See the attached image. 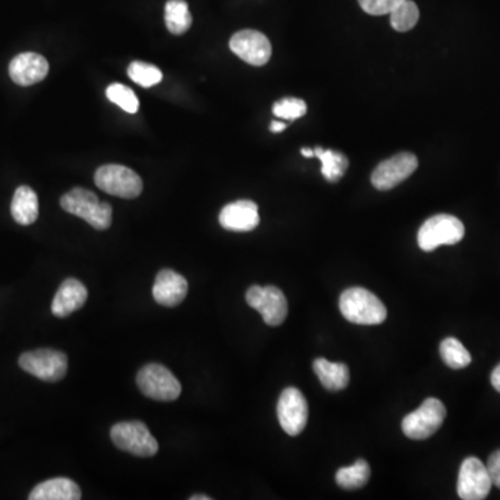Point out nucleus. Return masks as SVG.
I'll return each instance as SVG.
<instances>
[{"label":"nucleus","instance_id":"3","mask_svg":"<svg viewBox=\"0 0 500 500\" xmlns=\"http://www.w3.org/2000/svg\"><path fill=\"white\" fill-rule=\"evenodd\" d=\"M464 237V225L458 217L437 214L428 219L419 231V246L424 252H432L442 245H456Z\"/></svg>","mask_w":500,"mask_h":500},{"label":"nucleus","instance_id":"10","mask_svg":"<svg viewBox=\"0 0 500 500\" xmlns=\"http://www.w3.org/2000/svg\"><path fill=\"white\" fill-rule=\"evenodd\" d=\"M277 415L282 430L291 437H296L304 432L309 419L306 397L294 386L284 389L277 405Z\"/></svg>","mask_w":500,"mask_h":500},{"label":"nucleus","instance_id":"17","mask_svg":"<svg viewBox=\"0 0 500 500\" xmlns=\"http://www.w3.org/2000/svg\"><path fill=\"white\" fill-rule=\"evenodd\" d=\"M88 300V289L78 279L68 278L61 284L52 302V313L64 319L81 309Z\"/></svg>","mask_w":500,"mask_h":500},{"label":"nucleus","instance_id":"28","mask_svg":"<svg viewBox=\"0 0 500 500\" xmlns=\"http://www.w3.org/2000/svg\"><path fill=\"white\" fill-rule=\"evenodd\" d=\"M307 106L304 100L297 99V97H286V99L278 100L273 106V113L276 117L282 120H294L300 119L306 114Z\"/></svg>","mask_w":500,"mask_h":500},{"label":"nucleus","instance_id":"34","mask_svg":"<svg viewBox=\"0 0 500 500\" xmlns=\"http://www.w3.org/2000/svg\"><path fill=\"white\" fill-rule=\"evenodd\" d=\"M191 500H212V497L204 496V495H195V496H191Z\"/></svg>","mask_w":500,"mask_h":500},{"label":"nucleus","instance_id":"12","mask_svg":"<svg viewBox=\"0 0 500 500\" xmlns=\"http://www.w3.org/2000/svg\"><path fill=\"white\" fill-rule=\"evenodd\" d=\"M417 167L419 160L413 153H397L377 167L371 176V182L378 191H389L409 178Z\"/></svg>","mask_w":500,"mask_h":500},{"label":"nucleus","instance_id":"5","mask_svg":"<svg viewBox=\"0 0 500 500\" xmlns=\"http://www.w3.org/2000/svg\"><path fill=\"white\" fill-rule=\"evenodd\" d=\"M97 188L123 199H135L143 189V182L135 171L120 164H106L95 173Z\"/></svg>","mask_w":500,"mask_h":500},{"label":"nucleus","instance_id":"4","mask_svg":"<svg viewBox=\"0 0 500 500\" xmlns=\"http://www.w3.org/2000/svg\"><path fill=\"white\" fill-rule=\"evenodd\" d=\"M110 438L117 448L138 458H152L159 443L142 422H123L110 431Z\"/></svg>","mask_w":500,"mask_h":500},{"label":"nucleus","instance_id":"27","mask_svg":"<svg viewBox=\"0 0 500 500\" xmlns=\"http://www.w3.org/2000/svg\"><path fill=\"white\" fill-rule=\"evenodd\" d=\"M106 96L107 99L112 100L113 104L122 107L124 112L130 113V114H133V113L140 110V100H138L137 95L133 94L132 89L123 86V84H112L106 89Z\"/></svg>","mask_w":500,"mask_h":500},{"label":"nucleus","instance_id":"31","mask_svg":"<svg viewBox=\"0 0 500 500\" xmlns=\"http://www.w3.org/2000/svg\"><path fill=\"white\" fill-rule=\"evenodd\" d=\"M491 382L494 388L500 392V364L492 371Z\"/></svg>","mask_w":500,"mask_h":500},{"label":"nucleus","instance_id":"9","mask_svg":"<svg viewBox=\"0 0 500 500\" xmlns=\"http://www.w3.org/2000/svg\"><path fill=\"white\" fill-rule=\"evenodd\" d=\"M246 302L260 313L264 323L270 327H278L288 315V300L277 286H250L246 292Z\"/></svg>","mask_w":500,"mask_h":500},{"label":"nucleus","instance_id":"33","mask_svg":"<svg viewBox=\"0 0 500 500\" xmlns=\"http://www.w3.org/2000/svg\"><path fill=\"white\" fill-rule=\"evenodd\" d=\"M302 155H304L305 158H313V156H314V150L309 148H304L302 149Z\"/></svg>","mask_w":500,"mask_h":500},{"label":"nucleus","instance_id":"6","mask_svg":"<svg viewBox=\"0 0 500 500\" xmlns=\"http://www.w3.org/2000/svg\"><path fill=\"white\" fill-rule=\"evenodd\" d=\"M445 417V405L440 399L428 397L419 409L405 417L402 430L410 440H428L442 427Z\"/></svg>","mask_w":500,"mask_h":500},{"label":"nucleus","instance_id":"11","mask_svg":"<svg viewBox=\"0 0 500 500\" xmlns=\"http://www.w3.org/2000/svg\"><path fill=\"white\" fill-rule=\"evenodd\" d=\"M491 488L492 479L486 464L477 458H467L459 473V496L463 500H482L488 496Z\"/></svg>","mask_w":500,"mask_h":500},{"label":"nucleus","instance_id":"30","mask_svg":"<svg viewBox=\"0 0 500 500\" xmlns=\"http://www.w3.org/2000/svg\"><path fill=\"white\" fill-rule=\"evenodd\" d=\"M486 466L492 479V486L500 489V449L489 456Z\"/></svg>","mask_w":500,"mask_h":500},{"label":"nucleus","instance_id":"20","mask_svg":"<svg viewBox=\"0 0 500 500\" xmlns=\"http://www.w3.org/2000/svg\"><path fill=\"white\" fill-rule=\"evenodd\" d=\"M313 370H314L315 376L319 377L323 386L328 391H342L348 386L350 374H349L346 364L332 363V361L320 358L315 359L313 363Z\"/></svg>","mask_w":500,"mask_h":500},{"label":"nucleus","instance_id":"16","mask_svg":"<svg viewBox=\"0 0 500 500\" xmlns=\"http://www.w3.org/2000/svg\"><path fill=\"white\" fill-rule=\"evenodd\" d=\"M188 281L176 271L161 270L153 284V299L161 306H178L188 295Z\"/></svg>","mask_w":500,"mask_h":500},{"label":"nucleus","instance_id":"22","mask_svg":"<svg viewBox=\"0 0 500 500\" xmlns=\"http://www.w3.org/2000/svg\"><path fill=\"white\" fill-rule=\"evenodd\" d=\"M314 155L322 161V174L328 182H338L345 176L348 168V159L345 155L323 148H315Z\"/></svg>","mask_w":500,"mask_h":500},{"label":"nucleus","instance_id":"25","mask_svg":"<svg viewBox=\"0 0 500 500\" xmlns=\"http://www.w3.org/2000/svg\"><path fill=\"white\" fill-rule=\"evenodd\" d=\"M419 6L413 0H404L399 6L391 12V25L399 32H406L415 27L419 23Z\"/></svg>","mask_w":500,"mask_h":500},{"label":"nucleus","instance_id":"14","mask_svg":"<svg viewBox=\"0 0 500 500\" xmlns=\"http://www.w3.org/2000/svg\"><path fill=\"white\" fill-rule=\"evenodd\" d=\"M220 224L233 232H248L255 230L260 223L259 207L252 200H237L227 205L220 213Z\"/></svg>","mask_w":500,"mask_h":500},{"label":"nucleus","instance_id":"2","mask_svg":"<svg viewBox=\"0 0 500 500\" xmlns=\"http://www.w3.org/2000/svg\"><path fill=\"white\" fill-rule=\"evenodd\" d=\"M61 207L70 214L86 220L95 230L105 231L112 225V206L100 202L96 195L86 188H74L60 199Z\"/></svg>","mask_w":500,"mask_h":500},{"label":"nucleus","instance_id":"8","mask_svg":"<svg viewBox=\"0 0 500 500\" xmlns=\"http://www.w3.org/2000/svg\"><path fill=\"white\" fill-rule=\"evenodd\" d=\"M23 370L45 382H58L63 379L68 368L67 356L55 349H37L20 356Z\"/></svg>","mask_w":500,"mask_h":500},{"label":"nucleus","instance_id":"23","mask_svg":"<svg viewBox=\"0 0 500 500\" xmlns=\"http://www.w3.org/2000/svg\"><path fill=\"white\" fill-rule=\"evenodd\" d=\"M335 479L341 488L348 489V491L361 488L370 479V466L367 461L358 460L352 466L340 468Z\"/></svg>","mask_w":500,"mask_h":500},{"label":"nucleus","instance_id":"7","mask_svg":"<svg viewBox=\"0 0 500 500\" xmlns=\"http://www.w3.org/2000/svg\"><path fill=\"white\" fill-rule=\"evenodd\" d=\"M140 391L159 402H173L181 395V384L168 368L158 363L146 364L137 376Z\"/></svg>","mask_w":500,"mask_h":500},{"label":"nucleus","instance_id":"13","mask_svg":"<svg viewBox=\"0 0 500 500\" xmlns=\"http://www.w3.org/2000/svg\"><path fill=\"white\" fill-rule=\"evenodd\" d=\"M230 49L241 60L256 67L268 63L273 52L268 38L255 30H243L232 35Z\"/></svg>","mask_w":500,"mask_h":500},{"label":"nucleus","instance_id":"15","mask_svg":"<svg viewBox=\"0 0 500 500\" xmlns=\"http://www.w3.org/2000/svg\"><path fill=\"white\" fill-rule=\"evenodd\" d=\"M49 73V63L38 53H20L13 59L9 74L17 86H30L43 81Z\"/></svg>","mask_w":500,"mask_h":500},{"label":"nucleus","instance_id":"1","mask_svg":"<svg viewBox=\"0 0 500 500\" xmlns=\"http://www.w3.org/2000/svg\"><path fill=\"white\" fill-rule=\"evenodd\" d=\"M340 309L348 322L359 325H378L386 322V307L364 288H349L341 295Z\"/></svg>","mask_w":500,"mask_h":500},{"label":"nucleus","instance_id":"32","mask_svg":"<svg viewBox=\"0 0 500 500\" xmlns=\"http://www.w3.org/2000/svg\"><path fill=\"white\" fill-rule=\"evenodd\" d=\"M286 125L281 122H273L270 125L271 132H282V131L286 130Z\"/></svg>","mask_w":500,"mask_h":500},{"label":"nucleus","instance_id":"29","mask_svg":"<svg viewBox=\"0 0 500 500\" xmlns=\"http://www.w3.org/2000/svg\"><path fill=\"white\" fill-rule=\"evenodd\" d=\"M402 2L404 0H359L361 9L371 15L391 14L392 10Z\"/></svg>","mask_w":500,"mask_h":500},{"label":"nucleus","instance_id":"21","mask_svg":"<svg viewBox=\"0 0 500 500\" xmlns=\"http://www.w3.org/2000/svg\"><path fill=\"white\" fill-rule=\"evenodd\" d=\"M164 20L171 33L184 35L192 25V15L186 0H168L164 7Z\"/></svg>","mask_w":500,"mask_h":500},{"label":"nucleus","instance_id":"19","mask_svg":"<svg viewBox=\"0 0 500 500\" xmlns=\"http://www.w3.org/2000/svg\"><path fill=\"white\" fill-rule=\"evenodd\" d=\"M12 215L20 225H31L40 215V202L37 194L30 186H23L15 189L12 200Z\"/></svg>","mask_w":500,"mask_h":500},{"label":"nucleus","instance_id":"18","mask_svg":"<svg viewBox=\"0 0 500 500\" xmlns=\"http://www.w3.org/2000/svg\"><path fill=\"white\" fill-rule=\"evenodd\" d=\"M81 489L68 478H53L41 482L30 494V500H79Z\"/></svg>","mask_w":500,"mask_h":500},{"label":"nucleus","instance_id":"24","mask_svg":"<svg viewBox=\"0 0 500 500\" xmlns=\"http://www.w3.org/2000/svg\"><path fill=\"white\" fill-rule=\"evenodd\" d=\"M441 358L453 370H461L471 363V355L456 338H446L440 348Z\"/></svg>","mask_w":500,"mask_h":500},{"label":"nucleus","instance_id":"26","mask_svg":"<svg viewBox=\"0 0 500 500\" xmlns=\"http://www.w3.org/2000/svg\"><path fill=\"white\" fill-rule=\"evenodd\" d=\"M128 77L143 88L158 86L163 79V73L153 64L145 61H132L128 67Z\"/></svg>","mask_w":500,"mask_h":500}]
</instances>
